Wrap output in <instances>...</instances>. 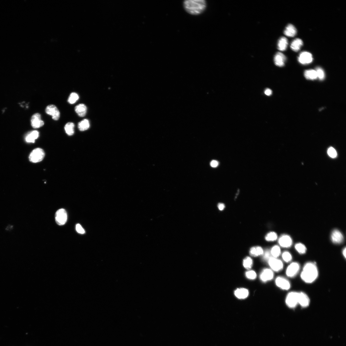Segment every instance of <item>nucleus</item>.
Listing matches in <instances>:
<instances>
[{
    "mask_svg": "<svg viewBox=\"0 0 346 346\" xmlns=\"http://www.w3.org/2000/svg\"><path fill=\"white\" fill-rule=\"evenodd\" d=\"M280 245L282 247L288 248L292 246V241L289 235H284L280 237L279 240Z\"/></svg>",
    "mask_w": 346,
    "mask_h": 346,
    "instance_id": "ddd939ff",
    "label": "nucleus"
},
{
    "mask_svg": "<svg viewBox=\"0 0 346 346\" xmlns=\"http://www.w3.org/2000/svg\"><path fill=\"white\" fill-rule=\"evenodd\" d=\"M277 238V235L274 232H271L267 235L265 239L268 241H273L276 240Z\"/></svg>",
    "mask_w": 346,
    "mask_h": 346,
    "instance_id": "2f4dec72",
    "label": "nucleus"
},
{
    "mask_svg": "<svg viewBox=\"0 0 346 346\" xmlns=\"http://www.w3.org/2000/svg\"><path fill=\"white\" fill-rule=\"evenodd\" d=\"M343 254L344 257L346 258V248L345 247L343 250Z\"/></svg>",
    "mask_w": 346,
    "mask_h": 346,
    "instance_id": "a19ab883",
    "label": "nucleus"
},
{
    "mask_svg": "<svg viewBox=\"0 0 346 346\" xmlns=\"http://www.w3.org/2000/svg\"><path fill=\"white\" fill-rule=\"evenodd\" d=\"M271 257H270V251H269L267 250V251H265V253L264 254V258L265 260H269V259Z\"/></svg>",
    "mask_w": 346,
    "mask_h": 346,
    "instance_id": "e433bc0d",
    "label": "nucleus"
},
{
    "mask_svg": "<svg viewBox=\"0 0 346 346\" xmlns=\"http://www.w3.org/2000/svg\"><path fill=\"white\" fill-rule=\"evenodd\" d=\"M46 114L52 116V119L55 121L58 120L60 117V113L57 107L53 105L47 106L45 109Z\"/></svg>",
    "mask_w": 346,
    "mask_h": 346,
    "instance_id": "423d86ee",
    "label": "nucleus"
},
{
    "mask_svg": "<svg viewBox=\"0 0 346 346\" xmlns=\"http://www.w3.org/2000/svg\"><path fill=\"white\" fill-rule=\"evenodd\" d=\"M275 283L278 287L283 290H288L291 287L289 281L284 277H278L275 280Z\"/></svg>",
    "mask_w": 346,
    "mask_h": 346,
    "instance_id": "9b49d317",
    "label": "nucleus"
},
{
    "mask_svg": "<svg viewBox=\"0 0 346 346\" xmlns=\"http://www.w3.org/2000/svg\"><path fill=\"white\" fill-rule=\"evenodd\" d=\"M90 127L89 121L87 119H84L78 124V128L81 131H84L87 130Z\"/></svg>",
    "mask_w": 346,
    "mask_h": 346,
    "instance_id": "b1692460",
    "label": "nucleus"
},
{
    "mask_svg": "<svg viewBox=\"0 0 346 346\" xmlns=\"http://www.w3.org/2000/svg\"><path fill=\"white\" fill-rule=\"evenodd\" d=\"M312 54L308 52H303L301 53L298 57V61L301 64L306 65L309 64L313 61Z\"/></svg>",
    "mask_w": 346,
    "mask_h": 346,
    "instance_id": "9d476101",
    "label": "nucleus"
},
{
    "mask_svg": "<svg viewBox=\"0 0 346 346\" xmlns=\"http://www.w3.org/2000/svg\"><path fill=\"white\" fill-rule=\"evenodd\" d=\"M317 78L320 80H323L325 78V74L323 69L320 67H317L316 70Z\"/></svg>",
    "mask_w": 346,
    "mask_h": 346,
    "instance_id": "7c9ffc66",
    "label": "nucleus"
},
{
    "mask_svg": "<svg viewBox=\"0 0 346 346\" xmlns=\"http://www.w3.org/2000/svg\"><path fill=\"white\" fill-rule=\"evenodd\" d=\"M298 292H292L287 295L286 299V303L290 308H294L298 304Z\"/></svg>",
    "mask_w": 346,
    "mask_h": 346,
    "instance_id": "20e7f679",
    "label": "nucleus"
},
{
    "mask_svg": "<svg viewBox=\"0 0 346 346\" xmlns=\"http://www.w3.org/2000/svg\"><path fill=\"white\" fill-rule=\"evenodd\" d=\"M288 45L287 39L285 37H282L280 39L278 42V49L280 51H285L287 49Z\"/></svg>",
    "mask_w": 346,
    "mask_h": 346,
    "instance_id": "4be33fe9",
    "label": "nucleus"
},
{
    "mask_svg": "<svg viewBox=\"0 0 346 346\" xmlns=\"http://www.w3.org/2000/svg\"><path fill=\"white\" fill-rule=\"evenodd\" d=\"M281 250L279 247L275 246L273 247L271 251V254L273 257L277 258L280 254Z\"/></svg>",
    "mask_w": 346,
    "mask_h": 346,
    "instance_id": "c756f323",
    "label": "nucleus"
},
{
    "mask_svg": "<svg viewBox=\"0 0 346 346\" xmlns=\"http://www.w3.org/2000/svg\"><path fill=\"white\" fill-rule=\"evenodd\" d=\"M298 303L303 308L307 307L310 303L309 297L304 292L298 293Z\"/></svg>",
    "mask_w": 346,
    "mask_h": 346,
    "instance_id": "f8f14e48",
    "label": "nucleus"
},
{
    "mask_svg": "<svg viewBox=\"0 0 346 346\" xmlns=\"http://www.w3.org/2000/svg\"><path fill=\"white\" fill-rule=\"evenodd\" d=\"M318 271L315 264L311 262L305 265L301 274L302 280L307 284H311L318 278Z\"/></svg>",
    "mask_w": 346,
    "mask_h": 346,
    "instance_id": "f03ea898",
    "label": "nucleus"
},
{
    "mask_svg": "<svg viewBox=\"0 0 346 346\" xmlns=\"http://www.w3.org/2000/svg\"><path fill=\"white\" fill-rule=\"evenodd\" d=\"M304 75L306 79L308 80H314L318 78L316 70L311 69L306 70Z\"/></svg>",
    "mask_w": 346,
    "mask_h": 346,
    "instance_id": "5701e85b",
    "label": "nucleus"
},
{
    "mask_svg": "<svg viewBox=\"0 0 346 346\" xmlns=\"http://www.w3.org/2000/svg\"><path fill=\"white\" fill-rule=\"evenodd\" d=\"M79 98V96L77 93L73 92L70 94L68 99V102L70 104H73L75 103Z\"/></svg>",
    "mask_w": 346,
    "mask_h": 346,
    "instance_id": "bb28decb",
    "label": "nucleus"
},
{
    "mask_svg": "<svg viewBox=\"0 0 346 346\" xmlns=\"http://www.w3.org/2000/svg\"><path fill=\"white\" fill-rule=\"evenodd\" d=\"M295 248L298 252L300 254H304L306 251L305 246L301 243H298L296 245Z\"/></svg>",
    "mask_w": 346,
    "mask_h": 346,
    "instance_id": "c85d7f7f",
    "label": "nucleus"
},
{
    "mask_svg": "<svg viewBox=\"0 0 346 346\" xmlns=\"http://www.w3.org/2000/svg\"><path fill=\"white\" fill-rule=\"evenodd\" d=\"M218 162L215 160L212 161L210 163L211 166L215 168L218 166Z\"/></svg>",
    "mask_w": 346,
    "mask_h": 346,
    "instance_id": "4c0bfd02",
    "label": "nucleus"
},
{
    "mask_svg": "<svg viewBox=\"0 0 346 346\" xmlns=\"http://www.w3.org/2000/svg\"><path fill=\"white\" fill-rule=\"evenodd\" d=\"M55 217L56 222L58 225H64L66 223L67 219L66 211L64 209L58 210L56 212Z\"/></svg>",
    "mask_w": 346,
    "mask_h": 346,
    "instance_id": "39448f33",
    "label": "nucleus"
},
{
    "mask_svg": "<svg viewBox=\"0 0 346 346\" xmlns=\"http://www.w3.org/2000/svg\"><path fill=\"white\" fill-rule=\"evenodd\" d=\"M75 125L72 122H69L65 126V130L67 134L70 136L74 135V132Z\"/></svg>",
    "mask_w": 346,
    "mask_h": 346,
    "instance_id": "393cba45",
    "label": "nucleus"
},
{
    "mask_svg": "<svg viewBox=\"0 0 346 346\" xmlns=\"http://www.w3.org/2000/svg\"><path fill=\"white\" fill-rule=\"evenodd\" d=\"M234 294L236 297L239 299H243L248 296L249 292L246 288H238L235 291Z\"/></svg>",
    "mask_w": 346,
    "mask_h": 346,
    "instance_id": "f3484780",
    "label": "nucleus"
},
{
    "mask_svg": "<svg viewBox=\"0 0 346 346\" xmlns=\"http://www.w3.org/2000/svg\"><path fill=\"white\" fill-rule=\"evenodd\" d=\"M286 58L281 52H278L274 57V61L275 65L279 67H283L285 65Z\"/></svg>",
    "mask_w": 346,
    "mask_h": 346,
    "instance_id": "4468645a",
    "label": "nucleus"
},
{
    "mask_svg": "<svg viewBox=\"0 0 346 346\" xmlns=\"http://www.w3.org/2000/svg\"><path fill=\"white\" fill-rule=\"evenodd\" d=\"M264 251L262 247H260L251 248L250 251V254L251 256H257L263 255Z\"/></svg>",
    "mask_w": 346,
    "mask_h": 346,
    "instance_id": "a878e982",
    "label": "nucleus"
},
{
    "mask_svg": "<svg viewBox=\"0 0 346 346\" xmlns=\"http://www.w3.org/2000/svg\"><path fill=\"white\" fill-rule=\"evenodd\" d=\"M246 276L248 279L254 280L256 277V274L253 271H250L246 273Z\"/></svg>",
    "mask_w": 346,
    "mask_h": 346,
    "instance_id": "72a5a7b5",
    "label": "nucleus"
},
{
    "mask_svg": "<svg viewBox=\"0 0 346 346\" xmlns=\"http://www.w3.org/2000/svg\"><path fill=\"white\" fill-rule=\"evenodd\" d=\"M268 263L271 268L275 272L281 271L284 267L282 262L280 260L276 258L271 257L269 259Z\"/></svg>",
    "mask_w": 346,
    "mask_h": 346,
    "instance_id": "6e6552de",
    "label": "nucleus"
},
{
    "mask_svg": "<svg viewBox=\"0 0 346 346\" xmlns=\"http://www.w3.org/2000/svg\"><path fill=\"white\" fill-rule=\"evenodd\" d=\"M243 266L245 268L247 269H249L251 268L253 264V261L252 259L249 257H246L243 261Z\"/></svg>",
    "mask_w": 346,
    "mask_h": 346,
    "instance_id": "cd10ccee",
    "label": "nucleus"
},
{
    "mask_svg": "<svg viewBox=\"0 0 346 346\" xmlns=\"http://www.w3.org/2000/svg\"><path fill=\"white\" fill-rule=\"evenodd\" d=\"M45 156V153L41 148H35L31 153L29 156L30 161L33 163H37L42 161Z\"/></svg>",
    "mask_w": 346,
    "mask_h": 346,
    "instance_id": "7ed1b4c3",
    "label": "nucleus"
},
{
    "mask_svg": "<svg viewBox=\"0 0 346 346\" xmlns=\"http://www.w3.org/2000/svg\"><path fill=\"white\" fill-rule=\"evenodd\" d=\"M87 109V107L83 104H78L75 107V112L80 117H83L86 115Z\"/></svg>",
    "mask_w": 346,
    "mask_h": 346,
    "instance_id": "a211bd4d",
    "label": "nucleus"
},
{
    "mask_svg": "<svg viewBox=\"0 0 346 346\" xmlns=\"http://www.w3.org/2000/svg\"><path fill=\"white\" fill-rule=\"evenodd\" d=\"M303 44L301 39L296 38L291 43L290 48L294 51L298 52L300 50Z\"/></svg>",
    "mask_w": 346,
    "mask_h": 346,
    "instance_id": "412c9836",
    "label": "nucleus"
},
{
    "mask_svg": "<svg viewBox=\"0 0 346 346\" xmlns=\"http://www.w3.org/2000/svg\"><path fill=\"white\" fill-rule=\"evenodd\" d=\"M297 34V30L292 24H289L286 27L284 31V34L289 37H294Z\"/></svg>",
    "mask_w": 346,
    "mask_h": 346,
    "instance_id": "aec40b11",
    "label": "nucleus"
},
{
    "mask_svg": "<svg viewBox=\"0 0 346 346\" xmlns=\"http://www.w3.org/2000/svg\"><path fill=\"white\" fill-rule=\"evenodd\" d=\"M331 238L332 242L335 243H340L344 239L343 235L339 230H334L332 232Z\"/></svg>",
    "mask_w": 346,
    "mask_h": 346,
    "instance_id": "dca6fc26",
    "label": "nucleus"
},
{
    "mask_svg": "<svg viewBox=\"0 0 346 346\" xmlns=\"http://www.w3.org/2000/svg\"><path fill=\"white\" fill-rule=\"evenodd\" d=\"M274 276L272 271L269 269L264 270L260 275V278L263 282H266L272 280Z\"/></svg>",
    "mask_w": 346,
    "mask_h": 346,
    "instance_id": "2eb2a0df",
    "label": "nucleus"
},
{
    "mask_svg": "<svg viewBox=\"0 0 346 346\" xmlns=\"http://www.w3.org/2000/svg\"><path fill=\"white\" fill-rule=\"evenodd\" d=\"M39 133L37 131H34L29 133L26 137V140L28 143H34L36 139L39 137Z\"/></svg>",
    "mask_w": 346,
    "mask_h": 346,
    "instance_id": "6ab92c4d",
    "label": "nucleus"
},
{
    "mask_svg": "<svg viewBox=\"0 0 346 346\" xmlns=\"http://www.w3.org/2000/svg\"><path fill=\"white\" fill-rule=\"evenodd\" d=\"M282 257L284 261L287 263H288L292 261V256L290 253L288 251H285L283 253Z\"/></svg>",
    "mask_w": 346,
    "mask_h": 346,
    "instance_id": "473e14b6",
    "label": "nucleus"
},
{
    "mask_svg": "<svg viewBox=\"0 0 346 346\" xmlns=\"http://www.w3.org/2000/svg\"><path fill=\"white\" fill-rule=\"evenodd\" d=\"M76 229L77 231L80 234H84L85 233V231L81 225L79 224H77L76 226Z\"/></svg>",
    "mask_w": 346,
    "mask_h": 346,
    "instance_id": "c9c22d12",
    "label": "nucleus"
},
{
    "mask_svg": "<svg viewBox=\"0 0 346 346\" xmlns=\"http://www.w3.org/2000/svg\"><path fill=\"white\" fill-rule=\"evenodd\" d=\"M300 268V265L297 263L293 262L291 263L286 269V274L287 276L291 278L294 277L299 271Z\"/></svg>",
    "mask_w": 346,
    "mask_h": 346,
    "instance_id": "0eeeda50",
    "label": "nucleus"
},
{
    "mask_svg": "<svg viewBox=\"0 0 346 346\" xmlns=\"http://www.w3.org/2000/svg\"><path fill=\"white\" fill-rule=\"evenodd\" d=\"M328 153L329 155L332 158H335L337 155V153L336 150L332 147H330L328 149Z\"/></svg>",
    "mask_w": 346,
    "mask_h": 346,
    "instance_id": "f704fd0d",
    "label": "nucleus"
},
{
    "mask_svg": "<svg viewBox=\"0 0 346 346\" xmlns=\"http://www.w3.org/2000/svg\"><path fill=\"white\" fill-rule=\"evenodd\" d=\"M264 93L266 95L270 96L272 95V91L270 89H266Z\"/></svg>",
    "mask_w": 346,
    "mask_h": 346,
    "instance_id": "58836bf2",
    "label": "nucleus"
},
{
    "mask_svg": "<svg viewBox=\"0 0 346 346\" xmlns=\"http://www.w3.org/2000/svg\"><path fill=\"white\" fill-rule=\"evenodd\" d=\"M31 124L34 128H39L42 127L44 123L42 119L41 114L38 113L34 114L31 118Z\"/></svg>",
    "mask_w": 346,
    "mask_h": 346,
    "instance_id": "1a4fd4ad",
    "label": "nucleus"
},
{
    "mask_svg": "<svg viewBox=\"0 0 346 346\" xmlns=\"http://www.w3.org/2000/svg\"><path fill=\"white\" fill-rule=\"evenodd\" d=\"M218 207L220 210H223L225 207L224 204L223 203H219L218 204Z\"/></svg>",
    "mask_w": 346,
    "mask_h": 346,
    "instance_id": "ea45409f",
    "label": "nucleus"
},
{
    "mask_svg": "<svg viewBox=\"0 0 346 346\" xmlns=\"http://www.w3.org/2000/svg\"><path fill=\"white\" fill-rule=\"evenodd\" d=\"M185 11L194 15H199L205 11L207 2L205 0H185L183 3Z\"/></svg>",
    "mask_w": 346,
    "mask_h": 346,
    "instance_id": "f257e3e1",
    "label": "nucleus"
}]
</instances>
